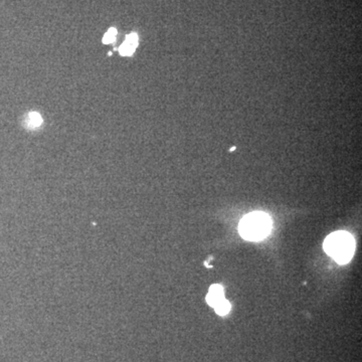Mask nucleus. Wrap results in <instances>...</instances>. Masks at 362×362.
Instances as JSON below:
<instances>
[{
	"label": "nucleus",
	"instance_id": "obj_1",
	"mask_svg": "<svg viewBox=\"0 0 362 362\" xmlns=\"http://www.w3.org/2000/svg\"><path fill=\"white\" fill-rule=\"evenodd\" d=\"M323 247L326 254L335 260L339 264H345L353 257L355 242L349 232L336 231L327 236L323 244Z\"/></svg>",
	"mask_w": 362,
	"mask_h": 362
},
{
	"label": "nucleus",
	"instance_id": "obj_6",
	"mask_svg": "<svg viewBox=\"0 0 362 362\" xmlns=\"http://www.w3.org/2000/svg\"><path fill=\"white\" fill-rule=\"evenodd\" d=\"M41 123H43V118H41V116L38 113L32 112L29 115V119H27V124H29V127L36 128V127L40 126Z\"/></svg>",
	"mask_w": 362,
	"mask_h": 362
},
{
	"label": "nucleus",
	"instance_id": "obj_5",
	"mask_svg": "<svg viewBox=\"0 0 362 362\" xmlns=\"http://www.w3.org/2000/svg\"><path fill=\"white\" fill-rule=\"evenodd\" d=\"M214 311L217 315L226 316L230 311L231 306H230V303L228 300L224 299L222 301H220L218 304H216L214 307Z\"/></svg>",
	"mask_w": 362,
	"mask_h": 362
},
{
	"label": "nucleus",
	"instance_id": "obj_7",
	"mask_svg": "<svg viewBox=\"0 0 362 362\" xmlns=\"http://www.w3.org/2000/svg\"><path fill=\"white\" fill-rule=\"evenodd\" d=\"M117 35L116 29H110L109 32L104 35L103 37V43L104 44H111L115 40V37Z\"/></svg>",
	"mask_w": 362,
	"mask_h": 362
},
{
	"label": "nucleus",
	"instance_id": "obj_2",
	"mask_svg": "<svg viewBox=\"0 0 362 362\" xmlns=\"http://www.w3.org/2000/svg\"><path fill=\"white\" fill-rule=\"evenodd\" d=\"M272 228L271 218L267 214L252 213L246 215L240 222L239 231L247 241L258 242L270 233Z\"/></svg>",
	"mask_w": 362,
	"mask_h": 362
},
{
	"label": "nucleus",
	"instance_id": "obj_3",
	"mask_svg": "<svg viewBox=\"0 0 362 362\" xmlns=\"http://www.w3.org/2000/svg\"><path fill=\"white\" fill-rule=\"evenodd\" d=\"M225 298L224 294V288L220 285H213L208 291V294L206 295V303L211 306V307H214L216 304H218L220 301H222Z\"/></svg>",
	"mask_w": 362,
	"mask_h": 362
},
{
	"label": "nucleus",
	"instance_id": "obj_8",
	"mask_svg": "<svg viewBox=\"0 0 362 362\" xmlns=\"http://www.w3.org/2000/svg\"><path fill=\"white\" fill-rule=\"evenodd\" d=\"M234 150H235V147H234V146H233V147H231V148L230 149V152H232V151H234Z\"/></svg>",
	"mask_w": 362,
	"mask_h": 362
},
{
	"label": "nucleus",
	"instance_id": "obj_4",
	"mask_svg": "<svg viewBox=\"0 0 362 362\" xmlns=\"http://www.w3.org/2000/svg\"><path fill=\"white\" fill-rule=\"evenodd\" d=\"M138 46V35L136 33H131L127 35L125 43L120 47L119 52L125 57H128L134 53L136 48Z\"/></svg>",
	"mask_w": 362,
	"mask_h": 362
}]
</instances>
